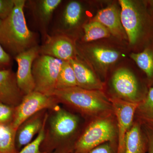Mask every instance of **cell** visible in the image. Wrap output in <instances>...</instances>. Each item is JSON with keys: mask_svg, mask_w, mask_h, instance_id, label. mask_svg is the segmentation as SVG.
I'll return each instance as SVG.
<instances>
[{"mask_svg": "<svg viewBox=\"0 0 153 153\" xmlns=\"http://www.w3.org/2000/svg\"><path fill=\"white\" fill-rule=\"evenodd\" d=\"M41 151L46 153H72V139L79 128V117L59 105L49 110Z\"/></svg>", "mask_w": 153, "mask_h": 153, "instance_id": "cell-1", "label": "cell"}, {"mask_svg": "<svg viewBox=\"0 0 153 153\" xmlns=\"http://www.w3.org/2000/svg\"><path fill=\"white\" fill-rule=\"evenodd\" d=\"M26 1L14 0L13 10L0 26V44L13 58L38 45L37 34L30 30L26 22L24 12Z\"/></svg>", "mask_w": 153, "mask_h": 153, "instance_id": "cell-2", "label": "cell"}, {"mask_svg": "<svg viewBox=\"0 0 153 153\" xmlns=\"http://www.w3.org/2000/svg\"><path fill=\"white\" fill-rule=\"evenodd\" d=\"M52 95L58 103L65 105L84 117L92 120L114 112L109 99L102 91L87 90L75 86L56 89Z\"/></svg>", "mask_w": 153, "mask_h": 153, "instance_id": "cell-3", "label": "cell"}, {"mask_svg": "<svg viewBox=\"0 0 153 153\" xmlns=\"http://www.w3.org/2000/svg\"><path fill=\"white\" fill-rule=\"evenodd\" d=\"M114 114L113 112L92 119L76 139L72 153H87L104 143H117V128Z\"/></svg>", "mask_w": 153, "mask_h": 153, "instance_id": "cell-4", "label": "cell"}, {"mask_svg": "<svg viewBox=\"0 0 153 153\" xmlns=\"http://www.w3.org/2000/svg\"><path fill=\"white\" fill-rule=\"evenodd\" d=\"M63 61L47 55H39L33 62L32 72L35 91L51 96L56 90V82Z\"/></svg>", "mask_w": 153, "mask_h": 153, "instance_id": "cell-5", "label": "cell"}, {"mask_svg": "<svg viewBox=\"0 0 153 153\" xmlns=\"http://www.w3.org/2000/svg\"><path fill=\"white\" fill-rule=\"evenodd\" d=\"M53 96H49L34 91L24 96L22 101L15 107V115L12 125L17 131L25 120L37 113L52 110L59 105Z\"/></svg>", "mask_w": 153, "mask_h": 153, "instance_id": "cell-6", "label": "cell"}, {"mask_svg": "<svg viewBox=\"0 0 153 153\" xmlns=\"http://www.w3.org/2000/svg\"><path fill=\"white\" fill-rule=\"evenodd\" d=\"M109 99L117 125V153H124L126 135L133 123L134 117L140 102H130L118 97Z\"/></svg>", "mask_w": 153, "mask_h": 153, "instance_id": "cell-7", "label": "cell"}, {"mask_svg": "<svg viewBox=\"0 0 153 153\" xmlns=\"http://www.w3.org/2000/svg\"><path fill=\"white\" fill-rule=\"evenodd\" d=\"M62 2L61 0L27 1L26 5L30 9L33 20L41 33L44 42L49 36V25L55 11Z\"/></svg>", "mask_w": 153, "mask_h": 153, "instance_id": "cell-8", "label": "cell"}, {"mask_svg": "<svg viewBox=\"0 0 153 153\" xmlns=\"http://www.w3.org/2000/svg\"><path fill=\"white\" fill-rule=\"evenodd\" d=\"M39 47L37 45L22 52L14 57L18 64L16 75L20 90L25 96L34 91L35 84L32 72L33 62L39 54Z\"/></svg>", "mask_w": 153, "mask_h": 153, "instance_id": "cell-9", "label": "cell"}, {"mask_svg": "<svg viewBox=\"0 0 153 153\" xmlns=\"http://www.w3.org/2000/svg\"><path fill=\"white\" fill-rule=\"evenodd\" d=\"M76 53L72 39L61 34L49 35V38L39 47L40 55H47L63 61H68L76 57Z\"/></svg>", "mask_w": 153, "mask_h": 153, "instance_id": "cell-10", "label": "cell"}, {"mask_svg": "<svg viewBox=\"0 0 153 153\" xmlns=\"http://www.w3.org/2000/svg\"><path fill=\"white\" fill-rule=\"evenodd\" d=\"M111 82L118 98L130 102H141L139 98L138 85L136 78L128 69H118L114 74Z\"/></svg>", "mask_w": 153, "mask_h": 153, "instance_id": "cell-11", "label": "cell"}, {"mask_svg": "<svg viewBox=\"0 0 153 153\" xmlns=\"http://www.w3.org/2000/svg\"><path fill=\"white\" fill-rule=\"evenodd\" d=\"M83 14V7L80 2H68L61 15L56 18L52 34H61L67 36L68 32L79 27Z\"/></svg>", "mask_w": 153, "mask_h": 153, "instance_id": "cell-12", "label": "cell"}, {"mask_svg": "<svg viewBox=\"0 0 153 153\" xmlns=\"http://www.w3.org/2000/svg\"><path fill=\"white\" fill-rule=\"evenodd\" d=\"M120 19L130 44L136 43L142 30L141 19L133 3L128 0H120Z\"/></svg>", "mask_w": 153, "mask_h": 153, "instance_id": "cell-13", "label": "cell"}, {"mask_svg": "<svg viewBox=\"0 0 153 153\" xmlns=\"http://www.w3.org/2000/svg\"><path fill=\"white\" fill-rule=\"evenodd\" d=\"M48 110L37 113L25 120L17 129L16 146L18 152L33 141L43 128L48 115Z\"/></svg>", "mask_w": 153, "mask_h": 153, "instance_id": "cell-14", "label": "cell"}, {"mask_svg": "<svg viewBox=\"0 0 153 153\" xmlns=\"http://www.w3.org/2000/svg\"><path fill=\"white\" fill-rule=\"evenodd\" d=\"M24 96L18 85L16 73L12 68L0 70V101L16 107Z\"/></svg>", "mask_w": 153, "mask_h": 153, "instance_id": "cell-15", "label": "cell"}, {"mask_svg": "<svg viewBox=\"0 0 153 153\" xmlns=\"http://www.w3.org/2000/svg\"><path fill=\"white\" fill-rule=\"evenodd\" d=\"M68 61L74 70L77 86L87 90H102V82L82 60L76 56Z\"/></svg>", "mask_w": 153, "mask_h": 153, "instance_id": "cell-16", "label": "cell"}, {"mask_svg": "<svg viewBox=\"0 0 153 153\" xmlns=\"http://www.w3.org/2000/svg\"><path fill=\"white\" fill-rule=\"evenodd\" d=\"M92 20L101 23L114 36L120 38L127 36L121 22L120 12L116 6L112 5L102 9Z\"/></svg>", "mask_w": 153, "mask_h": 153, "instance_id": "cell-17", "label": "cell"}, {"mask_svg": "<svg viewBox=\"0 0 153 153\" xmlns=\"http://www.w3.org/2000/svg\"><path fill=\"white\" fill-rule=\"evenodd\" d=\"M147 152V142L138 119L133 123L126 135L124 153Z\"/></svg>", "mask_w": 153, "mask_h": 153, "instance_id": "cell-18", "label": "cell"}, {"mask_svg": "<svg viewBox=\"0 0 153 153\" xmlns=\"http://www.w3.org/2000/svg\"><path fill=\"white\" fill-rule=\"evenodd\" d=\"M85 52L100 65L108 66L116 62L120 57L119 52L114 49L104 47H93L87 49Z\"/></svg>", "mask_w": 153, "mask_h": 153, "instance_id": "cell-19", "label": "cell"}, {"mask_svg": "<svg viewBox=\"0 0 153 153\" xmlns=\"http://www.w3.org/2000/svg\"><path fill=\"white\" fill-rule=\"evenodd\" d=\"M16 130L12 124L0 125V153H16Z\"/></svg>", "mask_w": 153, "mask_h": 153, "instance_id": "cell-20", "label": "cell"}, {"mask_svg": "<svg viewBox=\"0 0 153 153\" xmlns=\"http://www.w3.org/2000/svg\"><path fill=\"white\" fill-rule=\"evenodd\" d=\"M84 35L82 41L89 42L101 38H108L111 35L109 31L101 23L96 21H91L82 27Z\"/></svg>", "mask_w": 153, "mask_h": 153, "instance_id": "cell-21", "label": "cell"}, {"mask_svg": "<svg viewBox=\"0 0 153 153\" xmlns=\"http://www.w3.org/2000/svg\"><path fill=\"white\" fill-rule=\"evenodd\" d=\"M77 86L74 70L69 61H63L56 82V89Z\"/></svg>", "mask_w": 153, "mask_h": 153, "instance_id": "cell-22", "label": "cell"}, {"mask_svg": "<svg viewBox=\"0 0 153 153\" xmlns=\"http://www.w3.org/2000/svg\"><path fill=\"white\" fill-rule=\"evenodd\" d=\"M130 57L149 78L153 77V54L152 51L146 49L140 53H132Z\"/></svg>", "mask_w": 153, "mask_h": 153, "instance_id": "cell-23", "label": "cell"}, {"mask_svg": "<svg viewBox=\"0 0 153 153\" xmlns=\"http://www.w3.org/2000/svg\"><path fill=\"white\" fill-rule=\"evenodd\" d=\"M136 113L137 116L153 120V87L150 88L146 98L140 102Z\"/></svg>", "mask_w": 153, "mask_h": 153, "instance_id": "cell-24", "label": "cell"}, {"mask_svg": "<svg viewBox=\"0 0 153 153\" xmlns=\"http://www.w3.org/2000/svg\"><path fill=\"white\" fill-rule=\"evenodd\" d=\"M47 121V120L36 139L16 153H46L41 151V146L45 137V126Z\"/></svg>", "mask_w": 153, "mask_h": 153, "instance_id": "cell-25", "label": "cell"}, {"mask_svg": "<svg viewBox=\"0 0 153 153\" xmlns=\"http://www.w3.org/2000/svg\"><path fill=\"white\" fill-rule=\"evenodd\" d=\"M15 107L0 101V125L12 124L15 115Z\"/></svg>", "mask_w": 153, "mask_h": 153, "instance_id": "cell-26", "label": "cell"}, {"mask_svg": "<svg viewBox=\"0 0 153 153\" xmlns=\"http://www.w3.org/2000/svg\"><path fill=\"white\" fill-rule=\"evenodd\" d=\"M141 125L147 142V152L153 153V121L143 120Z\"/></svg>", "mask_w": 153, "mask_h": 153, "instance_id": "cell-27", "label": "cell"}, {"mask_svg": "<svg viewBox=\"0 0 153 153\" xmlns=\"http://www.w3.org/2000/svg\"><path fill=\"white\" fill-rule=\"evenodd\" d=\"M117 143L107 142L100 145L87 153H117Z\"/></svg>", "mask_w": 153, "mask_h": 153, "instance_id": "cell-28", "label": "cell"}, {"mask_svg": "<svg viewBox=\"0 0 153 153\" xmlns=\"http://www.w3.org/2000/svg\"><path fill=\"white\" fill-rule=\"evenodd\" d=\"M13 59L0 44V70L12 68Z\"/></svg>", "mask_w": 153, "mask_h": 153, "instance_id": "cell-29", "label": "cell"}, {"mask_svg": "<svg viewBox=\"0 0 153 153\" xmlns=\"http://www.w3.org/2000/svg\"><path fill=\"white\" fill-rule=\"evenodd\" d=\"M14 7V0H0V19L4 20L6 19Z\"/></svg>", "mask_w": 153, "mask_h": 153, "instance_id": "cell-30", "label": "cell"}, {"mask_svg": "<svg viewBox=\"0 0 153 153\" xmlns=\"http://www.w3.org/2000/svg\"><path fill=\"white\" fill-rule=\"evenodd\" d=\"M2 22V20L0 19V26H1V24Z\"/></svg>", "mask_w": 153, "mask_h": 153, "instance_id": "cell-31", "label": "cell"}, {"mask_svg": "<svg viewBox=\"0 0 153 153\" xmlns=\"http://www.w3.org/2000/svg\"><path fill=\"white\" fill-rule=\"evenodd\" d=\"M55 153V152H52V153Z\"/></svg>", "mask_w": 153, "mask_h": 153, "instance_id": "cell-32", "label": "cell"}]
</instances>
